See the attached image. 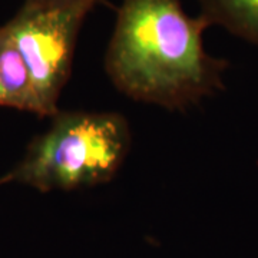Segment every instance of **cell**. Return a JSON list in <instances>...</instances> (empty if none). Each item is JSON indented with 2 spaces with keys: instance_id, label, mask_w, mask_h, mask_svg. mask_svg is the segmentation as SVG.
I'll return each instance as SVG.
<instances>
[{
  "instance_id": "obj_1",
  "label": "cell",
  "mask_w": 258,
  "mask_h": 258,
  "mask_svg": "<svg viewBox=\"0 0 258 258\" xmlns=\"http://www.w3.org/2000/svg\"><path fill=\"white\" fill-rule=\"evenodd\" d=\"M205 19L181 0H122L103 57L113 88L132 101L185 111L224 91L230 62L204 45Z\"/></svg>"
},
{
  "instance_id": "obj_2",
  "label": "cell",
  "mask_w": 258,
  "mask_h": 258,
  "mask_svg": "<svg viewBox=\"0 0 258 258\" xmlns=\"http://www.w3.org/2000/svg\"><path fill=\"white\" fill-rule=\"evenodd\" d=\"M29 142L5 176L39 192L75 191L111 182L132 145L128 119L118 112L59 111Z\"/></svg>"
},
{
  "instance_id": "obj_3",
  "label": "cell",
  "mask_w": 258,
  "mask_h": 258,
  "mask_svg": "<svg viewBox=\"0 0 258 258\" xmlns=\"http://www.w3.org/2000/svg\"><path fill=\"white\" fill-rule=\"evenodd\" d=\"M93 10L88 5L55 6L23 2L5 23L28 68L43 118L57 112L72 74L79 32Z\"/></svg>"
},
{
  "instance_id": "obj_4",
  "label": "cell",
  "mask_w": 258,
  "mask_h": 258,
  "mask_svg": "<svg viewBox=\"0 0 258 258\" xmlns=\"http://www.w3.org/2000/svg\"><path fill=\"white\" fill-rule=\"evenodd\" d=\"M0 108L43 118L28 68L5 25L0 26Z\"/></svg>"
},
{
  "instance_id": "obj_5",
  "label": "cell",
  "mask_w": 258,
  "mask_h": 258,
  "mask_svg": "<svg viewBox=\"0 0 258 258\" xmlns=\"http://www.w3.org/2000/svg\"><path fill=\"white\" fill-rule=\"evenodd\" d=\"M198 3L200 15L210 26H220L258 47V0H198Z\"/></svg>"
},
{
  "instance_id": "obj_6",
  "label": "cell",
  "mask_w": 258,
  "mask_h": 258,
  "mask_svg": "<svg viewBox=\"0 0 258 258\" xmlns=\"http://www.w3.org/2000/svg\"><path fill=\"white\" fill-rule=\"evenodd\" d=\"M30 3H39V5H55V6H74V5H88L95 8L103 0H25Z\"/></svg>"
},
{
  "instance_id": "obj_7",
  "label": "cell",
  "mask_w": 258,
  "mask_h": 258,
  "mask_svg": "<svg viewBox=\"0 0 258 258\" xmlns=\"http://www.w3.org/2000/svg\"><path fill=\"white\" fill-rule=\"evenodd\" d=\"M2 185H9V182H8V178H6L5 175L0 176V186H2Z\"/></svg>"
}]
</instances>
